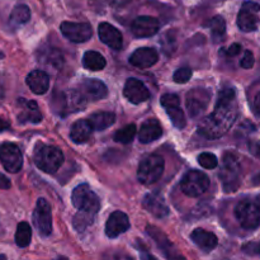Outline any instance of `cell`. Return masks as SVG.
<instances>
[{
  "label": "cell",
  "instance_id": "1",
  "mask_svg": "<svg viewBox=\"0 0 260 260\" xmlns=\"http://www.w3.org/2000/svg\"><path fill=\"white\" fill-rule=\"evenodd\" d=\"M238 102L233 88H225L218 94L215 111L200 123L198 131L210 140L226 135L238 118Z\"/></svg>",
  "mask_w": 260,
  "mask_h": 260
},
{
  "label": "cell",
  "instance_id": "2",
  "mask_svg": "<svg viewBox=\"0 0 260 260\" xmlns=\"http://www.w3.org/2000/svg\"><path fill=\"white\" fill-rule=\"evenodd\" d=\"M36 167L47 174H53L60 169L63 162V154L58 147L51 145L37 144L33 152Z\"/></svg>",
  "mask_w": 260,
  "mask_h": 260
},
{
  "label": "cell",
  "instance_id": "3",
  "mask_svg": "<svg viewBox=\"0 0 260 260\" xmlns=\"http://www.w3.org/2000/svg\"><path fill=\"white\" fill-rule=\"evenodd\" d=\"M220 180L226 193L235 192L241 183V165L238 156L226 152L220 170Z\"/></svg>",
  "mask_w": 260,
  "mask_h": 260
},
{
  "label": "cell",
  "instance_id": "4",
  "mask_svg": "<svg viewBox=\"0 0 260 260\" xmlns=\"http://www.w3.org/2000/svg\"><path fill=\"white\" fill-rule=\"evenodd\" d=\"M86 106V98L78 90H69L66 93H60L53 95L52 107L53 111L61 117L68 116L69 113L83 111Z\"/></svg>",
  "mask_w": 260,
  "mask_h": 260
},
{
  "label": "cell",
  "instance_id": "5",
  "mask_svg": "<svg viewBox=\"0 0 260 260\" xmlns=\"http://www.w3.org/2000/svg\"><path fill=\"white\" fill-rule=\"evenodd\" d=\"M165 161L160 155H150L142 160L137 170V179L141 184L151 185L161 178L164 173Z\"/></svg>",
  "mask_w": 260,
  "mask_h": 260
},
{
  "label": "cell",
  "instance_id": "6",
  "mask_svg": "<svg viewBox=\"0 0 260 260\" xmlns=\"http://www.w3.org/2000/svg\"><path fill=\"white\" fill-rule=\"evenodd\" d=\"M235 217L245 230H255L260 225V205L250 200L241 201L235 208Z\"/></svg>",
  "mask_w": 260,
  "mask_h": 260
},
{
  "label": "cell",
  "instance_id": "7",
  "mask_svg": "<svg viewBox=\"0 0 260 260\" xmlns=\"http://www.w3.org/2000/svg\"><path fill=\"white\" fill-rule=\"evenodd\" d=\"M73 205L79 211H84V212L94 213L96 215L99 207H101V202L95 193L91 190V188L88 184H80L74 189L73 196Z\"/></svg>",
  "mask_w": 260,
  "mask_h": 260
},
{
  "label": "cell",
  "instance_id": "8",
  "mask_svg": "<svg viewBox=\"0 0 260 260\" xmlns=\"http://www.w3.org/2000/svg\"><path fill=\"white\" fill-rule=\"evenodd\" d=\"M210 187V179L205 173L200 170H190L183 177L180 188L182 192L188 197H201Z\"/></svg>",
  "mask_w": 260,
  "mask_h": 260
},
{
  "label": "cell",
  "instance_id": "9",
  "mask_svg": "<svg viewBox=\"0 0 260 260\" xmlns=\"http://www.w3.org/2000/svg\"><path fill=\"white\" fill-rule=\"evenodd\" d=\"M33 222L42 238H47L52 233V212L51 206L45 198H40L33 212Z\"/></svg>",
  "mask_w": 260,
  "mask_h": 260
},
{
  "label": "cell",
  "instance_id": "10",
  "mask_svg": "<svg viewBox=\"0 0 260 260\" xmlns=\"http://www.w3.org/2000/svg\"><path fill=\"white\" fill-rule=\"evenodd\" d=\"M211 94L205 88H196L190 90L185 96V107L192 118H198L208 107Z\"/></svg>",
  "mask_w": 260,
  "mask_h": 260
},
{
  "label": "cell",
  "instance_id": "11",
  "mask_svg": "<svg viewBox=\"0 0 260 260\" xmlns=\"http://www.w3.org/2000/svg\"><path fill=\"white\" fill-rule=\"evenodd\" d=\"M0 161L7 172L15 174L23 167V155L19 147L12 142L0 145Z\"/></svg>",
  "mask_w": 260,
  "mask_h": 260
},
{
  "label": "cell",
  "instance_id": "12",
  "mask_svg": "<svg viewBox=\"0 0 260 260\" xmlns=\"http://www.w3.org/2000/svg\"><path fill=\"white\" fill-rule=\"evenodd\" d=\"M62 35L74 43L86 42L93 36V28L89 23L63 22L60 25Z\"/></svg>",
  "mask_w": 260,
  "mask_h": 260
},
{
  "label": "cell",
  "instance_id": "13",
  "mask_svg": "<svg viewBox=\"0 0 260 260\" xmlns=\"http://www.w3.org/2000/svg\"><path fill=\"white\" fill-rule=\"evenodd\" d=\"M161 106L164 107L165 112L169 116L170 121L174 124L177 128L183 129L187 124V121H185L184 112L180 108V101L178 98V95L175 94H164L161 96V101H160Z\"/></svg>",
  "mask_w": 260,
  "mask_h": 260
},
{
  "label": "cell",
  "instance_id": "14",
  "mask_svg": "<svg viewBox=\"0 0 260 260\" xmlns=\"http://www.w3.org/2000/svg\"><path fill=\"white\" fill-rule=\"evenodd\" d=\"M260 5L253 2L244 3L238 15V25L243 32H253L258 27Z\"/></svg>",
  "mask_w": 260,
  "mask_h": 260
},
{
  "label": "cell",
  "instance_id": "15",
  "mask_svg": "<svg viewBox=\"0 0 260 260\" xmlns=\"http://www.w3.org/2000/svg\"><path fill=\"white\" fill-rule=\"evenodd\" d=\"M123 95L132 104H140L149 101L150 90L146 88L144 83L139 79L129 78L126 81L123 88Z\"/></svg>",
  "mask_w": 260,
  "mask_h": 260
},
{
  "label": "cell",
  "instance_id": "16",
  "mask_svg": "<svg viewBox=\"0 0 260 260\" xmlns=\"http://www.w3.org/2000/svg\"><path fill=\"white\" fill-rule=\"evenodd\" d=\"M159 29V20L150 15H140L132 23V33L139 38L151 37L156 35Z\"/></svg>",
  "mask_w": 260,
  "mask_h": 260
},
{
  "label": "cell",
  "instance_id": "17",
  "mask_svg": "<svg viewBox=\"0 0 260 260\" xmlns=\"http://www.w3.org/2000/svg\"><path fill=\"white\" fill-rule=\"evenodd\" d=\"M129 226H131V223H129L128 216L121 211H114L107 220L106 234L109 239H116L126 233Z\"/></svg>",
  "mask_w": 260,
  "mask_h": 260
},
{
  "label": "cell",
  "instance_id": "18",
  "mask_svg": "<svg viewBox=\"0 0 260 260\" xmlns=\"http://www.w3.org/2000/svg\"><path fill=\"white\" fill-rule=\"evenodd\" d=\"M98 35L102 42L113 50H121L123 46V37L122 33L111 23L103 22L98 27Z\"/></svg>",
  "mask_w": 260,
  "mask_h": 260
},
{
  "label": "cell",
  "instance_id": "19",
  "mask_svg": "<svg viewBox=\"0 0 260 260\" xmlns=\"http://www.w3.org/2000/svg\"><path fill=\"white\" fill-rule=\"evenodd\" d=\"M159 61V53L155 48L141 47L137 48L129 56V63L140 69H147L154 66Z\"/></svg>",
  "mask_w": 260,
  "mask_h": 260
},
{
  "label": "cell",
  "instance_id": "20",
  "mask_svg": "<svg viewBox=\"0 0 260 260\" xmlns=\"http://www.w3.org/2000/svg\"><path fill=\"white\" fill-rule=\"evenodd\" d=\"M80 91L86 101H99L108 95V89L106 84L95 79H86L81 83Z\"/></svg>",
  "mask_w": 260,
  "mask_h": 260
},
{
  "label": "cell",
  "instance_id": "21",
  "mask_svg": "<svg viewBox=\"0 0 260 260\" xmlns=\"http://www.w3.org/2000/svg\"><path fill=\"white\" fill-rule=\"evenodd\" d=\"M145 210L157 218H164L169 215V207L159 193H150L144 198Z\"/></svg>",
  "mask_w": 260,
  "mask_h": 260
},
{
  "label": "cell",
  "instance_id": "22",
  "mask_svg": "<svg viewBox=\"0 0 260 260\" xmlns=\"http://www.w3.org/2000/svg\"><path fill=\"white\" fill-rule=\"evenodd\" d=\"M25 83L35 94H45L50 88V76L43 70H33L28 74Z\"/></svg>",
  "mask_w": 260,
  "mask_h": 260
},
{
  "label": "cell",
  "instance_id": "23",
  "mask_svg": "<svg viewBox=\"0 0 260 260\" xmlns=\"http://www.w3.org/2000/svg\"><path fill=\"white\" fill-rule=\"evenodd\" d=\"M162 135L161 124L157 119L150 118L142 123L139 132V140L141 144H150V142L156 141Z\"/></svg>",
  "mask_w": 260,
  "mask_h": 260
},
{
  "label": "cell",
  "instance_id": "24",
  "mask_svg": "<svg viewBox=\"0 0 260 260\" xmlns=\"http://www.w3.org/2000/svg\"><path fill=\"white\" fill-rule=\"evenodd\" d=\"M193 243L198 246L200 249L205 251H211L217 246L218 240L217 236L213 233L205 230V229H196L190 235Z\"/></svg>",
  "mask_w": 260,
  "mask_h": 260
},
{
  "label": "cell",
  "instance_id": "25",
  "mask_svg": "<svg viewBox=\"0 0 260 260\" xmlns=\"http://www.w3.org/2000/svg\"><path fill=\"white\" fill-rule=\"evenodd\" d=\"M38 61L47 68L58 70L63 65V56L55 47H45L38 52Z\"/></svg>",
  "mask_w": 260,
  "mask_h": 260
},
{
  "label": "cell",
  "instance_id": "26",
  "mask_svg": "<svg viewBox=\"0 0 260 260\" xmlns=\"http://www.w3.org/2000/svg\"><path fill=\"white\" fill-rule=\"evenodd\" d=\"M24 106L22 107V112L18 116V122L24 123H40L42 121V114L38 109L37 103L35 101H22Z\"/></svg>",
  "mask_w": 260,
  "mask_h": 260
},
{
  "label": "cell",
  "instance_id": "27",
  "mask_svg": "<svg viewBox=\"0 0 260 260\" xmlns=\"http://www.w3.org/2000/svg\"><path fill=\"white\" fill-rule=\"evenodd\" d=\"M146 231L147 234L154 239L155 243L157 244V246L164 251L167 258H183V256L178 255V254L174 253L175 250H173V245L170 244V241L168 240L167 236H165L159 229L155 228V226H147Z\"/></svg>",
  "mask_w": 260,
  "mask_h": 260
},
{
  "label": "cell",
  "instance_id": "28",
  "mask_svg": "<svg viewBox=\"0 0 260 260\" xmlns=\"http://www.w3.org/2000/svg\"><path fill=\"white\" fill-rule=\"evenodd\" d=\"M94 129L93 127H91L89 119H80V121H76L75 123L71 126L70 139L73 140L75 144H83V142L88 141Z\"/></svg>",
  "mask_w": 260,
  "mask_h": 260
},
{
  "label": "cell",
  "instance_id": "29",
  "mask_svg": "<svg viewBox=\"0 0 260 260\" xmlns=\"http://www.w3.org/2000/svg\"><path fill=\"white\" fill-rule=\"evenodd\" d=\"M91 127L95 131H103L116 122V114L112 112H96L89 117Z\"/></svg>",
  "mask_w": 260,
  "mask_h": 260
},
{
  "label": "cell",
  "instance_id": "30",
  "mask_svg": "<svg viewBox=\"0 0 260 260\" xmlns=\"http://www.w3.org/2000/svg\"><path fill=\"white\" fill-rule=\"evenodd\" d=\"M83 65L84 68L90 71H99L106 68L107 61L102 53L96 52V51H88L84 53Z\"/></svg>",
  "mask_w": 260,
  "mask_h": 260
},
{
  "label": "cell",
  "instance_id": "31",
  "mask_svg": "<svg viewBox=\"0 0 260 260\" xmlns=\"http://www.w3.org/2000/svg\"><path fill=\"white\" fill-rule=\"evenodd\" d=\"M30 239H32V229H30L29 223H18L17 231H15V243H17V245L19 248H27L30 244Z\"/></svg>",
  "mask_w": 260,
  "mask_h": 260
},
{
  "label": "cell",
  "instance_id": "32",
  "mask_svg": "<svg viewBox=\"0 0 260 260\" xmlns=\"http://www.w3.org/2000/svg\"><path fill=\"white\" fill-rule=\"evenodd\" d=\"M29 19H30V10L27 5L24 4L17 5V7L12 10V14H10V24L22 25V24H25Z\"/></svg>",
  "mask_w": 260,
  "mask_h": 260
},
{
  "label": "cell",
  "instance_id": "33",
  "mask_svg": "<svg viewBox=\"0 0 260 260\" xmlns=\"http://www.w3.org/2000/svg\"><path fill=\"white\" fill-rule=\"evenodd\" d=\"M226 33V22L222 17L217 15L211 20V36L215 43H220L223 41Z\"/></svg>",
  "mask_w": 260,
  "mask_h": 260
},
{
  "label": "cell",
  "instance_id": "34",
  "mask_svg": "<svg viewBox=\"0 0 260 260\" xmlns=\"http://www.w3.org/2000/svg\"><path fill=\"white\" fill-rule=\"evenodd\" d=\"M135 136H136V124L131 123L124 126L123 128L118 129L114 134V141L119 142V144H129L134 141Z\"/></svg>",
  "mask_w": 260,
  "mask_h": 260
},
{
  "label": "cell",
  "instance_id": "35",
  "mask_svg": "<svg viewBox=\"0 0 260 260\" xmlns=\"http://www.w3.org/2000/svg\"><path fill=\"white\" fill-rule=\"evenodd\" d=\"M94 217H95L94 213L79 211V212L74 216V221H73L74 228H75L78 231H84L86 228H89V226L93 223Z\"/></svg>",
  "mask_w": 260,
  "mask_h": 260
},
{
  "label": "cell",
  "instance_id": "36",
  "mask_svg": "<svg viewBox=\"0 0 260 260\" xmlns=\"http://www.w3.org/2000/svg\"><path fill=\"white\" fill-rule=\"evenodd\" d=\"M198 164L205 169H215L218 165V160L216 155L211 154V152H203L198 156Z\"/></svg>",
  "mask_w": 260,
  "mask_h": 260
},
{
  "label": "cell",
  "instance_id": "37",
  "mask_svg": "<svg viewBox=\"0 0 260 260\" xmlns=\"http://www.w3.org/2000/svg\"><path fill=\"white\" fill-rule=\"evenodd\" d=\"M192 69L188 68V66H183V68H179L173 75V79H174L175 83L178 84H184L187 81H189V79L192 78Z\"/></svg>",
  "mask_w": 260,
  "mask_h": 260
},
{
  "label": "cell",
  "instance_id": "38",
  "mask_svg": "<svg viewBox=\"0 0 260 260\" xmlns=\"http://www.w3.org/2000/svg\"><path fill=\"white\" fill-rule=\"evenodd\" d=\"M254 63H255V58H254V55L251 51H245L244 52V56L243 58H241L240 61V65L241 68L244 69H251L254 66Z\"/></svg>",
  "mask_w": 260,
  "mask_h": 260
},
{
  "label": "cell",
  "instance_id": "39",
  "mask_svg": "<svg viewBox=\"0 0 260 260\" xmlns=\"http://www.w3.org/2000/svg\"><path fill=\"white\" fill-rule=\"evenodd\" d=\"M253 111L254 113H255V116L260 118V91H258V93L255 94V96H254Z\"/></svg>",
  "mask_w": 260,
  "mask_h": 260
},
{
  "label": "cell",
  "instance_id": "40",
  "mask_svg": "<svg viewBox=\"0 0 260 260\" xmlns=\"http://www.w3.org/2000/svg\"><path fill=\"white\" fill-rule=\"evenodd\" d=\"M249 147H250V152H251V154H253L254 156L258 157V159H260V141L250 142Z\"/></svg>",
  "mask_w": 260,
  "mask_h": 260
},
{
  "label": "cell",
  "instance_id": "41",
  "mask_svg": "<svg viewBox=\"0 0 260 260\" xmlns=\"http://www.w3.org/2000/svg\"><path fill=\"white\" fill-rule=\"evenodd\" d=\"M10 187H12V183H10V180L8 179L4 174H2V173H0V189H9Z\"/></svg>",
  "mask_w": 260,
  "mask_h": 260
},
{
  "label": "cell",
  "instance_id": "42",
  "mask_svg": "<svg viewBox=\"0 0 260 260\" xmlns=\"http://www.w3.org/2000/svg\"><path fill=\"white\" fill-rule=\"evenodd\" d=\"M240 52H241V46L239 45V43H234V45H231L228 50V53L230 56H236Z\"/></svg>",
  "mask_w": 260,
  "mask_h": 260
},
{
  "label": "cell",
  "instance_id": "43",
  "mask_svg": "<svg viewBox=\"0 0 260 260\" xmlns=\"http://www.w3.org/2000/svg\"><path fill=\"white\" fill-rule=\"evenodd\" d=\"M9 128V123L7 121H4L3 118H0V132L5 131V129Z\"/></svg>",
  "mask_w": 260,
  "mask_h": 260
},
{
  "label": "cell",
  "instance_id": "44",
  "mask_svg": "<svg viewBox=\"0 0 260 260\" xmlns=\"http://www.w3.org/2000/svg\"><path fill=\"white\" fill-rule=\"evenodd\" d=\"M114 2H116V4H118V5H123V4H126L128 0H114Z\"/></svg>",
  "mask_w": 260,
  "mask_h": 260
},
{
  "label": "cell",
  "instance_id": "45",
  "mask_svg": "<svg viewBox=\"0 0 260 260\" xmlns=\"http://www.w3.org/2000/svg\"><path fill=\"white\" fill-rule=\"evenodd\" d=\"M258 201H259V205H260V196H259V200Z\"/></svg>",
  "mask_w": 260,
  "mask_h": 260
},
{
  "label": "cell",
  "instance_id": "46",
  "mask_svg": "<svg viewBox=\"0 0 260 260\" xmlns=\"http://www.w3.org/2000/svg\"><path fill=\"white\" fill-rule=\"evenodd\" d=\"M259 254H260V245H259Z\"/></svg>",
  "mask_w": 260,
  "mask_h": 260
}]
</instances>
